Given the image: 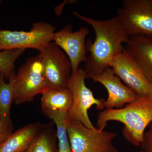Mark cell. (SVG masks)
Segmentation results:
<instances>
[{
  "label": "cell",
  "mask_w": 152,
  "mask_h": 152,
  "mask_svg": "<svg viewBox=\"0 0 152 152\" xmlns=\"http://www.w3.org/2000/svg\"><path fill=\"white\" fill-rule=\"evenodd\" d=\"M75 16L92 27L96 38L93 43L86 45L89 52L84 69L86 78L102 73L110 67L112 61L124 48L129 39L122 24L116 16L106 20H97L75 12Z\"/></svg>",
  "instance_id": "obj_1"
},
{
  "label": "cell",
  "mask_w": 152,
  "mask_h": 152,
  "mask_svg": "<svg viewBox=\"0 0 152 152\" xmlns=\"http://www.w3.org/2000/svg\"><path fill=\"white\" fill-rule=\"evenodd\" d=\"M119 122L124 125V137L135 146L141 145L146 128L152 122V100L140 96L132 102L119 109H105L98 114L97 129L104 130L107 123Z\"/></svg>",
  "instance_id": "obj_2"
},
{
  "label": "cell",
  "mask_w": 152,
  "mask_h": 152,
  "mask_svg": "<svg viewBox=\"0 0 152 152\" xmlns=\"http://www.w3.org/2000/svg\"><path fill=\"white\" fill-rule=\"evenodd\" d=\"M9 79L13 83L14 102L16 104L31 102L37 95L48 89L43 67L38 54L28 58L17 73L12 74Z\"/></svg>",
  "instance_id": "obj_3"
},
{
  "label": "cell",
  "mask_w": 152,
  "mask_h": 152,
  "mask_svg": "<svg viewBox=\"0 0 152 152\" xmlns=\"http://www.w3.org/2000/svg\"><path fill=\"white\" fill-rule=\"evenodd\" d=\"M86 78L84 70L82 68L71 74L67 88L72 95V103L67 118L69 121L80 122L87 128L96 129L97 128L91 121L88 111L94 105L98 110H103L105 100L95 98L93 92L86 86Z\"/></svg>",
  "instance_id": "obj_4"
},
{
  "label": "cell",
  "mask_w": 152,
  "mask_h": 152,
  "mask_svg": "<svg viewBox=\"0 0 152 152\" xmlns=\"http://www.w3.org/2000/svg\"><path fill=\"white\" fill-rule=\"evenodd\" d=\"M66 130L72 152H118L113 142L116 133L89 129L67 118Z\"/></svg>",
  "instance_id": "obj_5"
},
{
  "label": "cell",
  "mask_w": 152,
  "mask_h": 152,
  "mask_svg": "<svg viewBox=\"0 0 152 152\" xmlns=\"http://www.w3.org/2000/svg\"><path fill=\"white\" fill-rule=\"evenodd\" d=\"M55 30L50 24L39 22L29 31L0 30V51L29 48L40 51L53 41Z\"/></svg>",
  "instance_id": "obj_6"
},
{
  "label": "cell",
  "mask_w": 152,
  "mask_h": 152,
  "mask_svg": "<svg viewBox=\"0 0 152 152\" xmlns=\"http://www.w3.org/2000/svg\"><path fill=\"white\" fill-rule=\"evenodd\" d=\"M117 16L130 37L152 38V0H124Z\"/></svg>",
  "instance_id": "obj_7"
},
{
  "label": "cell",
  "mask_w": 152,
  "mask_h": 152,
  "mask_svg": "<svg viewBox=\"0 0 152 152\" xmlns=\"http://www.w3.org/2000/svg\"><path fill=\"white\" fill-rule=\"evenodd\" d=\"M38 55L43 67L48 89L67 88L72 66L65 53L51 42Z\"/></svg>",
  "instance_id": "obj_8"
},
{
  "label": "cell",
  "mask_w": 152,
  "mask_h": 152,
  "mask_svg": "<svg viewBox=\"0 0 152 152\" xmlns=\"http://www.w3.org/2000/svg\"><path fill=\"white\" fill-rule=\"evenodd\" d=\"M114 73L140 96L150 97L152 84L148 81L125 48L110 64Z\"/></svg>",
  "instance_id": "obj_9"
},
{
  "label": "cell",
  "mask_w": 152,
  "mask_h": 152,
  "mask_svg": "<svg viewBox=\"0 0 152 152\" xmlns=\"http://www.w3.org/2000/svg\"><path fill=\"white\" fill-rule=\"evenodd\" d=\"M89 31L87 27H81L73 31L72 26L67 25L55 32L53 41L65 53L70 61L72 73L79 69V65L87 60L86 38Z\"/></svg>",
  "instance_id": "obj_10"
},
{
  "label": "cell",
  "mask_w": 152,
  "mask_h": 152,
  "mask_svg": "<svg viewBox=\"0 0 152 152\" xmlns=\"http://www.w3.org/2000/svg\"><path fill=\"white\" fill-rule=\"evenodd\" d=\"M91 79L94 82L102 85L107 91L108 96L104 102L106 109L121 108L140 97L122 83L110 67L107 68L102 73L93 76Z\"/></svg>",
  "instance_id": "obj_11"
},
{
  "label": "cell",
  "mask_w": 152,
  "mask_h": 152,
  "mask_svg": "<svg viewBox=\"0 0 152 152\" xmlns=\"http://www.w3.org/2000/svg\"><path fill=\"white\" fill-rule=\"evenodd\" d=\"M125 48L152 84V38L143 35L132 36Z\"/></svg>",
  "instance_id": "obj_12"
},
{
  "label": "cell",
  "mask_w": 152,
  "mask_h": 152,
  "mask_svg": "<svg viewBox=\"0 0 152 152\" xmlns=\"http://www.w3.org/2000/svg\"><path fill=\"white\" fill-rule=\"evenodd\" d=\"M41 108L48 117L61 112L68 113L72 103V95L67 88H48L42 93Z\"/></svg>",
  "instance_id": "obj_13"
},
{
  "label": "cell",
  "mask_w": 152,
  "mask_h": 152,
  "mask_svg": "<svg viewBox=\"0 0 152 152\" xmlns=\"http://www.w3.org/2000/svg\"><path fill=\"white\" fill-rule=\"evenodd\" d=\"M42 127L36 123L19 129L0 143V152H24Z\"/></svg>",
  "instance_id": "obj_14"
},
{
  "label": "cell",
  "mask_w": 152,
  "mask_h": 152,
  "mask_svg": "<svg viewBox=\"0 0 152 152\" xmlns=\"http://www.w3.org/2000/svg\"><path fill=\"white\" fill-rule=\"evenodd\" d=\"M51 127H42L26 152H59L57 131Z\"/></svg>",
  "instance_id": "obj_15"
},
{
  "label": "cell",
  "mask_w": 152,
  "mask_h": 152,
  "mask_svg": "<svg viewBox=\"0 0 152 152\" xmlns=\"http://www.w3.org/2000/svg\"><path fill=\"white\" fill-rule=\"evenodd\" d=\"M4 75L0 73V120L4 122L11 123V106L15 99V90L12 81L4 80Z\"/></svg>",
  "instance_id": "obj_16"
},
{
  "label": "cell",
  "mask_w": 152,
  "mask_h": 152,
  "mask_svg": "<svg viewBox=\"0 0 152 152\" xmlns=\"http://www.w3.org/2000/svg\"><path fill=\"white\" fill-rule=\"evenodd\" d=\"M67 113L58 112L49 117L56 126L59 152H72L67 133Z\"/></svg>",
  "instance_id": "obj_17"
},
{
  "label": "cell",
  "mask_w": 152,
  "mask_h": 152,
  "mask_svg": "<svg viewBox=\"0 0 152 152\" xmlns=\"http://www.w3.org/2000/svg\"><path fill=\"white\" fill-rule=\"evenodd\" d=\"M25 50L20 49L0 51V73L4 75L5 79H9L15 72V62Z\"/></svg>",
  "instance_id": "obj_18"
},
{
  "label": "cell",
  "mask_w": 152,
  "mask_h": 152,
  "mask_svg": "<svg viewBox=\"0 0 152 152\" xmlns=\"http://www.w3.org/2000/svg\"><path fill=\"white\" fill-rule=\"evenodd\" d=\"M141 146L143 152H152V122L150 124L148 130L144 134Z\"/></svg>",
  "instance_id": "obj_19"
},
{
  "label": "cell",
  "mask_w": 152,
  "mask_h": 152,
  "mask_svg": "<svg viewBox=\"0 0 152 152\" xmlns=\"http://www.w3.org/2000/svg\"><path fill=\"white\" fill-rule=\"evenodd\" d=\"M12 123H5L0 120V143L12 133Z\"/></svg>",
  "instance_id": "obj_20"
},
{
  "label": "cell",
  "mask_w": 152,
  "mask_h": 152,
  "mask_svg": "<svg viewBox=\"0 0 152 152\" xmlns=\"http://www.w3.org/2000/svg\"><path fill=\"white\" fill-rule=\"evenodd\" d=\"M143 152V151H142V150H141V151H138V152Z\"/></svg>",
  "instance_id": "obj_21"
},
{
  "label": "cell",
  "mask_w": 152,
  "mask_h": 152,
  "mask_svg": "<svg viewBox=\"0 0 152 152\" xmlns=\"http://www.w3.org/2000/svg\"><path fill=\"white\" fill-rule=\"evenodd\" d=\"M150 97L151 98V99L152 100V94L151 96Z\"/></svg>",
  "instance_id": "obj_22"
},
{
  "label": "cell",
  "mask_w": 152,
  "mask_h": 152,
  "mask_svg": "<svg viewBox=\"0 0 152 152\" xmlns=\"http://www.w3.org/2000/svg\"><path fill=\"white\" fill-rule=\"evenodd\" d=\"M1 2H2L1 1H0V4H1Z\"/></svg>",
  "instance_id": "obj_23"
},
{
  "label": "cell",
  "mask_w": 152,
  "mask_h": 152,
  "mask_svg": "<svg viewBox=\"0 0 152 152\" xmlns=\"http://www.w3.org/2000/svg\"><path fill=\"white\" fill-rule=\"evenodd\" d=\"M24 152H26V151Z\"/></svg>",
  "instance_id": "obj_24"
}]
</instances>
